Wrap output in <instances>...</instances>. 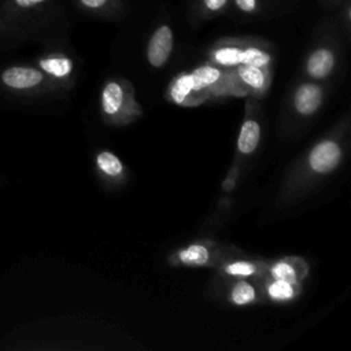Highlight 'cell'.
<instances>
[{
    "mask_svg": "<svg viewBox=\"0 0 351 351\" xmlns=\"http://www.w3.org/2000/svg\"><path fill=\"white\" fill-rule=\"evenodd\" d=\"M0 12L25 34L26 40L44 43L59 32L58 0H0Z\"/></svg>",
    "mask_w": 351,
    "mask_h": 351,
    "instance_id": "6da1fadb",
    "label": "cell"
},
{
    "mask_svg": "<svg viewBox=\"0 0 351 351\" xmlns=\"http://www.w3.org/2000/svg\"><path fill=\"white\" fill-rule=\"evenodd\" d=\"M53 82L34 63L14 62L0 67V92L18 100L41 93Z\"/></svg>",
    "mask_w": 351,
    "mask_h": 351,
    "instance_id": "7a4b0ae2",
    "label": "cell"
},
{
    "mask_svg": "<svg viewBox=\"0 0 351 351\" xmlns=\"http://www.w3.org/2000/svg\"><path fill=\"white\" fill-rule=\"evenodd\" d=\"M173 30L169 25H160L151 36L148 48H147V56L148 62L154 67L163 66L173 49Z\"/></svg>",
    "mask_w": 351,
    "mask_h": 351,
    "instance_id": "3957f363",
    "label": "cell"
},
{
    "mask_svg": "<svg viewBox=\"0 0 351 351\" xmlns=\"http://www.w3.org/2000/svg\"><path fill=\"white\" fill-rule=\"evenodd\" d=\"M34 64L52 81H60L70 77L74 64L73 60L60 52H48L36 58Z\"/></svg>",
    "mask_w": 351,
    "mask_h": 351,
    "instance_id": "277c9868",
    "label": "cell"
},
{
    "mask_svg": "<svg viewBox=\"0 0 351 351\" xmlns=\"http://www.w3.org/2000/svg\"><path fill=\"white\" fill-rule=\"evenodd\" d=\"M341 151L333 141H324L318 144L310 154L308 162L314 171L328 173L336 167L340 160Z\"/></svg>",
    "mask_w": 351,
    "mask_h": 351,
    "instance_id": "5b68a950",
    "label": "cell"
},
{
    "mask_svg": "<svg viewBox=\"0 0 351 351\" xmlns=\"http://www.w3.org/2000/svg\"><path fill=\"white\" fill-rule=\"evenodd\" d=\"M335 64V55L328 48L315 49L307 60V71L314 78L326 77Z\"/></svg>",
    "mask_w": 351,
    "mask_h": 351,
    "instance_id": "8992f818",
    "label": "cell"
},
{
    "mask_svg": "<svg viewBox=\"0 0 351 351\" xmlns=\"http://www.w3.org/2000/svg\"><path fill=\"white\" fill-rule=\"evenodd\" d=\"M321 104V89L317 85H302L295 95V107L300 114H313Z\"/></svg>",
    "mask_w": 351,
    "mask_h": 351,
    "instance_id": "52a82bcc",
    "label": "cell"
},
{
    "mask_svg": "<svg viewBox=\"0 0 351 351\" xmlns=\"http://www.w3.org/2000/svg\"><path fill=\"white\" fill-rule=\"evenodd\" d=\"M27 41L25 34L0 12V51H7Z\"/></svg>",
    "mask_w": 351,
    "mask_h": 351,
    "instance_id": "ba28073f",
    "label": "cell"
},
{
    "mask_svg": "<svg viewBox=\"0 0 351 351\" xmlns=\"http://www.w3.org/2000/svg\"><path fill=\"white\" fill-rule=\"evenodd\" d=\"M259 137H261L259 125L252 119L245 121L240 129V134L237 140L239 151L243 154H251L256 148L259 143Z\"/></svg>",
    "mask_w": 351,
    "mask_h": 351,
    "instance_id": "9c48e42d",
    "label": "cell"
},
{
    "mask_svg": "<svg viewBox=\"0 0 351 351\" xmlns=\"http://www.w3.org/2000/svg\"><path fill=\"white\" fill-rule=\"evenodd\" d=\"M122 101H123V90L121 85L114 81L107 82L101 95L103 110L110 115L117 114L121 110Z\"/></svg>",
    "mask_w": 351,
    "mask_h": 351,
    "instance_id": "30bf717a",
    "label": "cell"
},
{
    "mask_svg": "<svg viewBox=\"0 0 351 351\" xmlns=\"http://www.w3.org/2000/svg\"><path fill=\"white\" fill-rule=\"evenodd\" d=\"M191 75L193 80V90H197L217 82L221 77V71L213 66H202L191 73Z\"/></svg>",
    "mask_w": 351,
    "mask_h": 351,
    "instance_id": "8fae6325",
    "label": "cell"
},
{
    "mask_svg": "<svg viewBox=\"0 0 351 351\" xmlns=\"http://www.w3.org/2000/svg\"><path fill=\"white\" fill-rule=\"evenodd\" d=\"M240 78L254 89H262L265 85V74L262 67H255L250 64H241L239 69Z\"/></svg>",
    "mask_w": 351,
    "mask_h": 351,
    "instance_id": "7c38bea8",
    "label": "cell"
},
{
    "mask_svg": "<svg viewBox=\"0 0 351 351\" xmlns=\"http://www.w3.org/2000/svg\"><path fill=\"white\" fill-rule=\"evenodd\" d=\"M214 60L222 66L241 64L243 49L237 47H222L214 52Z\"/></svg>",
    "mask_w": 351,
    "mask_h": 351,
    "instance_id": "4fadbf2b",
    "label": "cell"
},
{
    "mask_svg": "<svg viewBox=\"0 0 351 351\" xmlns=\"http://www.w3.org/2000/svg\"><path fill=\"white\" fill-rule=\"evenodd\" d=\"M193 90V80L191 74H182L181 77H178L176 80V82L173 84V88L170 90L171 93V99L173 101L181 104L184 103L185 97Z\"/></svg>",
    "mask_w": 351,
    "mask_h": 351,
    "instance_id": "5bb4252c",
    "label": "cell"
},
{
    "mask_svg": "<svg viewBox=\"0 0 351 351\" xmlns=\"http://www.w3.org/2000/svg\"><path fill=\"white\" fill-rule=\"evenodd\" d=\"M97 166L99 169L108 174V176H112V177H117L119 174H122V163L121 160L111 152H101L97 155Z\"/></svg>",
    "mask_w": 351,
    "mask_h": 351,
    "instance_id": "9a60e30c",
    "label": "cell"
},
{
    "mask_svg": "<svg viewBox=\"0 0 351 351\" xmlns=\"http://www.w3.org/2000/svg\"><path fill=\"white\" fill-rule=\"evenodd\" d=\"M180 259L188 265H203L208 259V252L203 245L193 244L180 252Z\"/></svg>",
    "mask_w": 351,
    "mask_h": 351,
    "instance_id": "2e32d148",
    "label": "cell"
},
{
    "mask_svg": "<svg viewBox=\"0 0 351 351\" xmlns=\"http://www.w3.org/2000/svg\"><path fill=\"white\" fill-rule=\"evenodd\" d=\"M270 62V55L267 52H263L255 47H250L243 49V59L241 64H250L255 67H265Z\"/></svg>",
    "mask_w": 351,
    "mask_h": 351,
    "instance_id": "e0dca14e",
    "label": "cell"
},
{
    "mask_svg": "<svg viewBox=\"0 0 351 351\" xmlns=\"http://www.w3.org/2000/svg\"><path fill=\"white\" fill-rule=\"evenodd\" d=\"M254 299H255V291L252 285H250L248 282H239L234 285L232 291L233 303L243 306V304L251 303Z\"/></svg>",
    "mask_w": 351,
    "mask_h": 351,
    "instance_id": "ac0fdd59",
    "label": "cell"
},
{
    "mask_svg": "<svg viewBox=\"0 0 351 351\" xmlns=\"http://www.w3.org/2000/svg\"><path fill=\"white\" fill-rule=\"evenodd\" d=\"M269 295L274 300H288L293 296V288L292 284L281 280H276L269 287Z\"/></svg>",
    "mask_w": 351,
    "mask_h": 351,
    "instance_id": "d6986e66",
    "label": "cell"
},
{
    "mask_svg": "<svg viewBox=\"0 0 351 351\" xmlns=\"http://www.w3.org/2000/svg\"><path fill=\"white\" fill-rule=\"evenodd\" d=\"M271 273L273 276L277 278V280H281V281H287L289 284H293L296 281V276H295V270L291 265L285 263V262H280L277 263L273 269H271Z\"/></svg>",
    "mask_w": 351,
    "mask_h": 351,
    "instance_id": "ffe728a7",
    "label": "cell"
},
{
    "mask_svg": "<svg viewBox=\"0 0 351 351\" xmlns=\"http://www.w3.org/2000/svg\"><path fill=\"white\" fill-rule=\"evenodd\" d=\"M226 271L236 277H247L255 271V267L248 262H234L226 267Z\"/></svg>",
    "mask_w": 351,
    "mask_h": 351,
    "instance_id": "44dd1931",
    "label": "cell"
},
{
    "mask_svg": "<svg viewBox=\"0 0 351 351\" xmlns=\"http://www.w3.org/2000/svg\"><path fill=\"white\" fill-rule=\"evenodd\" d=\"M110 0H78V4L88 11H99L104 8Z\"/></svg>",
    "mask_w": 351,
    "mask_h": 351,
    "instance_id": "7402d4cb",
    "label": "cell"
},
{
    "mask_svg": "<svg viewBox=\"0 0 351 351\" xmlns=\"http://www.w3.org/2000/svg\"><path fill=\"white\" fill-rule=\"evenodd\" d=\"M236 7L245 14H252L258 8V0H234Z\"/></svg>",
    "mask_w": 351,
    "mask_h": 351,
    "instance_id": "603a6c76",
    "label": "cell"
},
{
    "mask_svg": "<svg viewBox=\"0 0 351 351\" xmlns=\"http://www.w3.org/2000/svg\"><path fill=\"white\" fill-rule=\"evenodd\" d=\"M228 4V0H203V7L208 12H219L225 5Z\"/></svg>",
    "mask_w": 351,
    "mask_h": 351,
    "instance_id": "cb8c5ba5",
    "label": "cell"
},
{
    "mask_svg": "<svg viewBox=\"0 0 351 351\" xmlns=\"http://www.w3.org/2000/svg\"><path fill=\"white\" fill-rule=\"evenodd\" d=\"M3 181H4V178H3V177H0V184H1Z\"/></svg>",
    "mask_w": 351,
    "mask_h": 351,
    "instance_id": "d4e9b609",
    "label": "cell"
}]
</instances>
